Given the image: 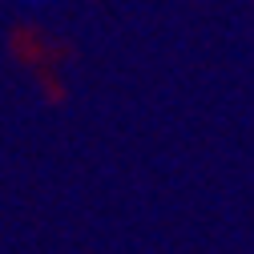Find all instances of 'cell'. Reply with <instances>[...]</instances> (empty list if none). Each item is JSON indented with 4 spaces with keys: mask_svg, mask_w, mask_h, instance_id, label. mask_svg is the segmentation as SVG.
<instances>
[{
    "mask_svg": "<svg viewBox=\"0 0 254 254\" xmlns=\"http://www.w3.org/2000/svg\"><path fill=\"white\" fill-rule=\"evenodd\" d=\"M16 8H24V12H33V16H41V12H49L57 0H12Z\"/></svg>",
    "mask_w": 254,
    "mask_h": 254,
    "instance_id": "obj_1",
    "label": "cell"
}]
</instances>
